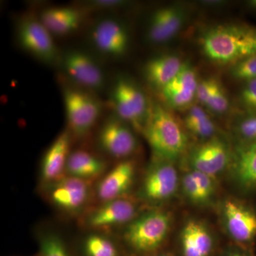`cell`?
I'll return each mask as SVG.
<instances>
[{"mask_svg": "<svg viewBox=\"0 0 256 256\" xmlns=\"http://www.w3.org/2000/svg\"><path fill=\"white\" fill-rule=\"evenodd\" d=\"M40 20L52 35L65 36L80 26L82 13L72 6H53L44 10Z\"/></svg>", "mask_w": 256, "mask_h": 256, "instance_id": "22", "label": "cell"}, {"mask_svg": "<svg viewBox=\"0 0 256 256\" xmlns=\"http://www.w3.org/2000/svg\"><path fill=\"white\" fill-rule=\"evenodd\" d=\"M64 105L70 129L82 136L94 127L100 114V105L92 96L77 88H67L64 92Z\"/></svg>", "mask_w": 256, "mask_h": 256, "instance_id": "9", "label": "cell"}, {"mask_svg": "<svg viewBox=\"0 0 256 256\" xmlns=\"http://www.w3.org/2000/svg\"><path fill=\"white\" fill-rule=\"evenodd\" d=\"M198 82L194 69L184 63L176 77L160 90L168 105L174 108H184L196 98Z\"/></svg>", "mask_w": 256, "mask_h": 256, "instance_id": "19", "label": "cell"}, {"mask_svg": "<svg viewBox=\"0 0 256 256\" xmlns=\"http://www.w3.org/2000/svg\"><path fill=\"white\" fill-rule=\"evenodd\" d=\"M143 134L154 156L176 163L190 148L188 133L172 112L160 104L150 106Z\"/></svg>", "mask_w": 256, "mask_h": 256, "instance_id": "2", "label": "cell"}, {"mask_svg": "<svg viewBox=\"0 0 256 256\" xmlns=\"http://www.w3.org/2000/svg\"><path fill=\"white\" fill-rule=\"evenodd\" d=\"M70 138L68 133H60L50 146L42 166V176L46 182H56L64 178L69 156Z\"/></svg>", "mask_w": 256, "mask_h": 256, "instance_id": "21", "label": "cell"}, {"mask_svg": "<svg viewBox=\"0 0 256 256\" xmlns=\"http://www.w3.org/2000/svg\"><path fill=\"white\" fill-rule=\"evenodd\" d=\"M43 256H68L63 242L54 236H48L42 242Z\"/></svg>", "mask_w": 256, "mask_h": 256, "instance_id": "31", "label": "cell"}, {"mask_svg": "<svg viewBox=\"0 0 256 256\" xmlns=\"http://www.w3.org/2000/svg\"><path fill=\"white\" fill-rule=\"evenodd\" d=\"M229 100L225 89L217 80L206 106L210 110L216 114H224L228 110Z\"/></svg>", "mask_w": 256, "mask_h": 256, "instance_id": "29", "label": "cell"}, {"mask_svg": "<svg viewBox=\"0 0 256 256\" xmlns=\"http://www.w3.org/2000/svg\"><path fill=\"white\" fill-rule=\"evenodd\" d=\"M153 256H175L174 254H172L170 252H160V254H156Z\"/></svg>", "mask_w": 256, "mask_h": 256, "instance_id": "35", "label": "cell"}, {"mask_svg": "<svg viewBox=\"0 0 256 256\" xmlns=\"http://www.w3.org/2000/svg\"><path fill=\"white\" fill-rule=\"evenodd\" d=\"M233 139V146L256 142V114H242L234 124Z\"/></svg>", "mask_w": 256, "mask_h": 256, "instance_id": "26", "label": "cell"}, {"mask_svg": "<svg viewBox=\"0 0 256 256\" xmlns=\"http://www.w3.org/2000/svg\"><path fill=\"white\" fill-rule=\"evenodd\" d=\"M65 72L82 87L89 90H99L104 84V76L97 64L86 54L73 50L64 60Z\"/></svg>", "mask_w": 256, "mask_h": 256, "instance_id": "16", "label": "cell"}, {"mask_svg": "<svg viewBox=\"0 0 256 256\" xmlns=\"http://www.w3.org/2000/svg\"><path fill=\"white\" fill-rule=\"evenodd\" d=\"M220 228L232 244L254 250L256 244V206L250 198L226 196L216 206Z\"/></svg>", "mask_w": 256, "mask_h": 256, "instance_id": "3", "label": "cell"}, {"mask_svg": "<svg viewBox=\"0 0 256 256\" xmlns=\"http://www.w3.org/2000/svg\"><path fill=\"white\" fill-rule=\"evenodd\" d=\"M180 178L175 162L154 156L143 178L140 196L152 205L169 202L180 193Z\"/></svg>", "mask_w": 256, "mask_h": 256, "instance_id": "5", "label": "cell"}, {"mask_svg": "<svg viewBox=\"0 0 256 256\" xmlns=\"http://www.w3.org/2000/svg\"><path fill=\"white\" fill-rule=\"evenodd\" d=\"M244 114H256V79L244 82L239 94Z\"/></svg>", "mask_w": 256, "mask_h": 256, "instance_id": "30", "label": "cell"}, {"mask_svg": "<svg viewBox=\"0 0 256 256\" xmlns=\"http://www.w3.org/2000/svg\"><path fill=\"white\" fill-rule=\"evenodd\" d=\"M184 64V62L174 54H168L154 57L144 66L146 80L152 85L161 89L176 77Z\"/></svg>", "mask_w": 256, "mask_h": 256, "instance_id": "23", "label": "cell"}, {"mask_svg": "<svg viewBox=\"0 0 256 256\" xmlns=\"http://www.w3.org/2000/svg\"><path fill=\"white\" fill-rule=\"evenodd\" d=\"M111 104L118 118L143 132L150 105L144 92L134 82L127 79H120L116 82L111 96Z\"/></svg>", "mask_w": 256, "mask_h": 256, "instance_id": "7", "label": "cell"}, {"mask_svg": "<svg viewBox=\"0 0 256 256\" xmlns=\"http://www.w3.org/2000/svg\"><path fill=\"white\" fill-rule=\"evenodd\" d=\"M233 148V159L227 174L239 194L250 198L256 196V141Z\"/></svg>", "mask_w": 256, "mask_h": 256, "instance_id": "11", "label": "cell"}, {"mask_svg": "<svg viewBox=\"0 0 256 256\" xmlns=\"http://www.w3.org/2000/svg\"><path fill=\"white\" fill-rule=\"evenodd\" d=\"M85 252L88 256H118L114 242L99 235L88 236L85 242Z\"/></svg>", "mask_w": 256, "mask_h": 256, "instance_id": "27", "label": "cell"}, {"mask_svg": "<svg viewBox=\"0 0 256 256\" xmlns=\"http://www.w3.org/2000/svg\"><path fill=\"white\" fill-rule=\"evenodd\" d=\"M183 124L188 134L200 140V142L218 136L214 122L200 106L190 108L184 119Z\"/></svg>", "mask_w": 256, "mask_h": 256, "instance_id": "25", "label": "cell"}, {"mask_svg": "<svg viewBox=\"0 0 256 256\" xmlns=\"http://www.w3.org/2000/svg\"><path fill=\"white\" fill-rule=\"evenodd\" d=\"M173 223V214L169 210L160 208L148 210L128 224L124 240L139 254L156 252L168 240Z\"/></svg>", "mask_w": 256, "mask_h": 256, "instance_id": "4", "label": "cell"}, {"mask_svg": "<svg viewBox=\"0 0 256 256\" xmlns=\"http://www.w3.org/2000/svg\"><path fill=\"white\" fill-rule=\"evenodd\" d=\"M92 44L101 54L111 58H119L127 53L130 37L127 30L120 22L106 18L92 28Z\"/></svg>", "mask_w": 256, "mask_h": 256, "instance_id": "13", "label": "cell"}, {"mask_svg": "<svg viewBox=\"0 0 256 256\" xmlns=\"http://www.w3.org/2000/svg\"><path fill=\"white\" fill-rule=\"evenodd\" d=\"M130 126L120 118L108 120L99 133L101 148L116 158H127L134 154L137 150L138 142Z\"/></svg>", "mask_w": 256, "mask_h": 256, "instance_id": "14", "label": "cell"}, {"mask_svg": "<svg viewBox=\"0 0 256 256\" xmlns=\"http://www.w3.org/2000/svg\"><path fill=\"white\" fill-rule=\"evenodd\" d=\"M230 74L242 82L256 79V54L230 66Z\"/></svg>", "mask_w": 256, "mask_h": 256, "instance_id": "28", "label": "cell"}, {"mask_svg": "<svg viewBox=\"0 0 256 256\" xmlns=\"http://www.w3.org/2000/svg\"><path fill=\"white\" fill-rule=\"evenodd\" d=\"M138 216L137 203L129 198H118L105 202L88 218V225L94 229L110 228L129 224Z\"/></svg>", "mask_w": 256, "mask_h": 256, "instance_id": "15", "label": "cell"}, {"mask_svg": "<svg viewBox=\"0 0 256 256\" xmlns=\"http://www.w3.org/2000/svg\"><path fill=\"white\" fill-rule=\"evenodd\" d=\"M180 193L197 208L216 206L220 200L218 180L194 170H186L180 178Z\"/></svg>", "mask_w": 256, "mask_h": 256, "instance_id": "12", "label": "cell"}, {"mask_svg": "<svg viewBox=\"0 0 256 256\" xmlns=\"http://www.w3.org/2000/svg\"><path fill=\"white\" fill-rule=\"evenodd\" d=\"M178 242L182 256H213L218 245L212 226L203 218L195 216L184 220Z\"/></svg>", "mask_w": 256, "mask_h": 256, "instance_id": "8", "label": "cell"}, {"mask_svg": "<svg viewBox=\"0 0 256 256\" xmlns=\"http://www.w3.org/2000/svg\"><path fill=\"white\" fill-rule=\"evenodd\" d=\"M233 151L225 138L217 136L188 148L184 159L186 170L200 172L218 180L228 173Z\"/></svg>", "mask_w": 256, "mask_h": 256, "instance_id": "6", "label": "cell"}, {"mask_svg": "<svg viewBox=\"0 0 256 256\" xmlns=\"http://www.w3.org/2000/svg\"><path fill=\"white\" fill-rule=\"evenodd\" d=\"M216 82V79L208 78L198 82L196 98L202 105L206 106Z\"/></svg>", "mask_w": 256, "mask_h": 256, "instance_id": "32", "label": "cell"}, {"mask_svg": "<svg viewBox=\"0 0 256 256\" xmlns=\"http://www.w3.org/2000/svg\"><path fill=\"white\" fill-rule=\"evenodd\" d=\"M18 34L22 47L37 60L52 64L58 58L52 34L40 18L32 15L24 18L18 24Z\"/></svg>", "mask_w": 256, "mask_h": 256, "instance_id": "10", "label": "cell"}, {"mask_svg": "<svg viewBox=\"0 0 256 256\" xmlns=\"http://www.w3.org/2000/svg\"><path fill=\"white\" fill-rule=\"evenodd\" d=\"M247 5L249 9L256 12V0H252V1L248 2Z\"/></svg>", "mask_w": 256, "mask_h": 256, "instance_id": "34", "label": "cell"}, {"mask_svg": "<svg viewBox=\"0 0 256 256\" xmlns=\"http://www.w3.org/2000/svg\"><path fill=\"white\" fill-rule=\"evenodd\" d=\"M185 20L186 14L178 6H164L156 10L150 20L148 40L154 44L170 41L183 28Z\"/></svg>", "mask_w": 256, "mask_h": 256, "instance_id": "17", "label": "cell"}, {"mask_svg": "<svg viewBox=\"0 0 256 256\" xmlns=\"http://www.w3.org/2000/svg\"><path fill=\"white\" fill-rule=\"evenodd\" d=\"M203 54L213 63L230 65L256 54V28L244 23L215 25L200 38Z\"/></svg>", "mask_w": 256, "mask_h": 256, "instance_id": "1", "label": "cell"}, {"mask_svg": "<svg viewBox=\"0 0 256 256\" xmlns=\"http://www.w3.org/2000/svg\"><path fill=\"white\" fill-rule=\"evenodd\" d=\"M106 164L102 160L88 152L76 150L69 154L66 171L70 176L88 180L104 172Z\"/></svg>", "mask_w": 256, "mask_h": 256, "instance_id": "24", "label": "cell"}, {"mask_svg": "<svg viewBox=\"0 0 256 256\" xmlns=\"http://www.w3.org/2000/svg\"><path fill=\"white\" fill-rule=\"evenodd\" d=\"M136 170V162L132 160H124L116 165L99 183L98 198L105 202L124 198L132 188Z\"/></svg>", "mask_w": 256, "mask_h": 256, "instance_id": "18", "label": "cell"}, {"mask_svg": "<svg viewBox=\"0 0 256 256\" xmlns=\"http://www.w3.org/2000/svg\"><path fill=\"white\" fill-rule=\"evenodd\" d=\"M88 181L67 176L55 182L50 191V198L56 206L67 212L82 208L88 198Z\"/></svg>", "mask_w": 256, "mask_h": 256, "instance_id": "20", "label": "cell"}, {"mask_svg": "<svg viewBox=\"0 0 256 256\" xmlns=\"http://www.w3.org/2000/svg\"><path fill=\"white\" fill-rule=\"evenodd\" d=\"M220 256H256L254 250L244 248L232 244V245L226 247Z\"/></svg>", "mask_w": 256, "mask_h": 256, "instance_id": "33", "label": "cell"}]
</instances>
